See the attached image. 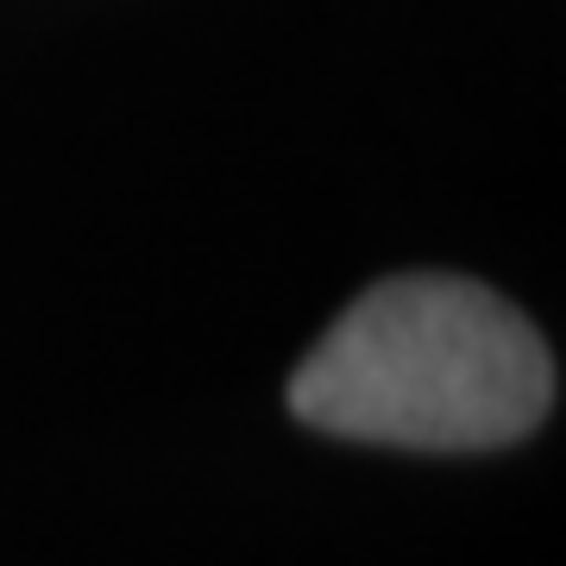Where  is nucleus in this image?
<instances>
[{"label":"nucleus","mask_w":566,"mask_h":566,"mask_svg":"<svg viewBox=\"0 0 566 566\" xmlns=\"http://www.w3.org/2000/svg\"><path fill=\"white\" fill-rule=\"evenodd\" d=\"M296 422L378 447L479 453L535 434L554 409V353L516 303L472 277L371 283L290 378Z\"/></svg>","instance_id":"nucleus-1"}]
</instances>
